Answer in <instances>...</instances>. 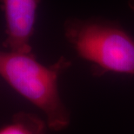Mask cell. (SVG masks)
Returning <instances> with one entry per match:
<instances>
[{
  "label": "cell",
  "instance_id": "3957f363",
  "mask_svg": "<svg viewBox=\"0 0 134 134\" xmlns=\"http://www.w3.org/2000/svg\"><path fill=\"white\" fill-rule=\"evenodd\" d=\"M5 19L4 47L8 51L31 53L39 0H2Z\"/></svg>",
  "mask_w": 134,
  "mask_h": 134
},
{
  "label": "cell",
  "instance_id": "277c9868",
  "mask_svg": "<svg viewBox=\"0 0 134 134\" xmlns=\"http://www.w3.org/2000/svg\"><path fill=\"white\" fill-rule=\"evenodd\" d=\"M46 121L31 113H15L6 124L0 126V134H46Z\"/></svg>",
  "mask_w": 134,
  "mask_h": 134
},
{
  "label": "cell",
  "instance_id": "5b68a950",
  "mask_svg": "<svg viewBox=\"0 0 134 134\" xmlns=\"http://www.w3.org/2000/svg\"><path fill=\"white\" fill-rule=\"evenodd\" d=\"M128 5L134 12V0H128Z\"/></svg>",
  "mask_w": 134,
  "mask_h": 134
},
{
  "label": "cell",
  "instance_id": "6da1fadb",
  "mask_svg": "<svg viewBox=\"0 0 134 134\" xmlns=\"http://www.w3.org/2000/svg\"><path fill=\"white\" fill-rule=\"evenodd\" d=\"M72 62L60 57L50 66L40 63L31 53L0 51V76L31 104L41 110L48 127L53 131L65 129L71 114L58 90L59 77Z\"/></svg>",
  "mask_w": 134,
  "mask_h": 134
},
{
  "label": "cell",
  "instance_id": "7a4b0ae2",
  "mask_svg": "<svg viewBox=\"0 0 134 134\" xmlns=\"http://www.w3.org/2000/svg\"><path fill=\"white\" fill-rule=\"evenodd\" d=\"M64 36L91 66L94 77L106 74L134 75V38L120 25L100 18H70Z\"/></svg>",
  "mask_w": 134,
  "mask_h": 134
}]
</instances>
